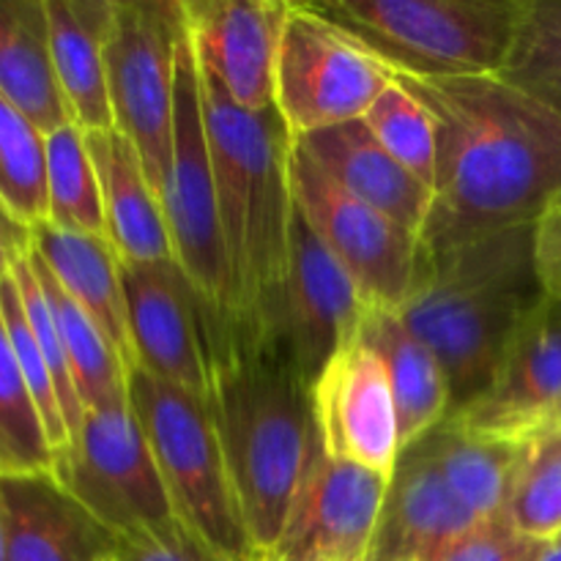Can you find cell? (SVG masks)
Instances as JSON below:
<instances>
[{
    "instance_id": "6da1fadb",
    "label": "cell",
    "mask_w": 561,
    "mask_h": 561,
    "mask_svg": "<svg viewBox=\"0 0 561 561\" xmlns=\"http://www.w3.org/2000/svg\"><path fill=\"white\" fill-rule=\"evenodd\" d=\"M436 121L433 206L422 230L431 252L535 225L561 192V118L499 75L409 77Z\"/></svg>"
},
{
    "instance_id": "7a4b0ae2",
    "label": "cell",
    "mask_w": 561,
    "mask_h": 561,
    "mask_svg": "<svg viewBox=\"0 0 561 561\" xmlns=\"http://www.w3.org/2000/svg\"><path fill=\"white\" fill-rule=\"evenodd\" d=\"M208 411L252 548H274L321 453L312 387L252 329L208 307Z\"/></svg>"
},
{
    "instance_id": "3957f363",
    "label": "cell",
    "mask_w": 561,
    "mask_h": 561,
    "mask_svg": "<svg viewBox=\"0 0 561 561\" xmlns=\"http://www.w3.org/2000/svg\"><path fill=\"white\" fill-rule=\"evenodd\" d=\"M542 299L535 225H520L427 252L400 318L442 362L458 411L491 383L513 332Z\"/></svg>"
},
{
    "instance_id": "277c9868",
    "label": "cell",
    "mask_w": 561,
    "mask_h": 561,
    "mask_svg": "<svg viewBox=\"0 0 561 561\" xmlns=\"http://www.w3.org/2000/svg\"><path fill=\"white\" fill-rule=\"evenodd\" d=\"M201 93L233 285V318L252 329L288 274L296 217L290 192L294 135L277 107L247 113L203 66Z\"/></svg>"
},
{
    "instance_id": "5b68a950",
    "label": "cell",
    "mask_w": 561,
    "mask_h": 561,
    "mask_svg": "<svg viewBox=\"0 0 561 561\" xmlns=\"http://www.w3.org/2000/svg\"><path fill=\"white\" fill-rule=\"evenodd\" d=\"M394 75H499L520 0H305Z\"/></svg>"
},
{
    "instance_id": "8992f818",
    "label": "cell",
    "mask_w": 561,
    "mask_h": 561,
    "mask_svg": "<svg viewBox=\"0 0 561 561\" xmlns=\"http://www.w3.org/2000/svg\"><path fill=\"white\" fill-rule=\"evenodd\" d=\"M129 405L146 433L175 515L225 559L244 561L252 542L206 400L135 367L129 373Z\"/></svg>"
},
{
    "instance_id": "52a82bcc",
    "label": "cell",
    "mask_w": 561,
    "mask_h": 561,
    "mask_svg": "<svg viewBox=\"0 0 561 561\" xmlns=\"http://www.w3.org/2000/svg\"><path fill=\"white\" fill-rule=\"evenodd\" d=\"M181 0H113L104 64L115 131L135 146L159 201L173 153Z\"/></svg>"
},
{
    "instance_id": "ba28073f",
    "label": "cell",
    "mask_w": 561,
    "mask_h": 561,
    "mask_svg": "<svg viewBox=\"0 0 561 561\" xmlns=\"http://www.w3.org/2000/svg\"><path fill=\"white\" fill-rule=\"evenodd\" d=\"M290 192L296 211L354 279L365 305L403 310L425 272L427 250L420 233L334 184L296 140L290 148Z\"/></svg>"
},
{
    "instance_id": "9c48e42d",
    "label": "cell",
    "mask_w": 561,
    "mask_h": 561,
    "mask_svg": "<svg viewBox=\"0 0 561 561\" xmlns=\"http://www.w3.org/2000/svg\"><path fill=\"white\" fill-rule=\"evenodd\" d=\"M162 208L179 268L214 310L233 316L230 263L219 228L217 186L203 121L201 66L186 27L179 44L173 153L162 190Z\"/></svg>"
},
{
    "instance_id": "30bf717a",
    "label": "cell",
    "mask_w": 561,
    "mask_h": 561,
    "mask_svg": "<svg viewBox=\"0 0 561 561\" xmlns=\"http://www.w3.org/2000/svg\"><path fill=\"white\" fill-rule=\"evenodd\" d=\"M394 82L376 53L318 16L290 3L274 75V107L294 137L362 118Z\"/></svg>"
},
{
    "instance_id": "8fae6325",
    "label": "cell",
    "mask_w": 561,
    "mask_h": 561,
    "mask_svg": "<svg viewBox=\"0 0 561 561\" xmlns=\"http://www.w3.org/2000/svg\"><path fill=\"white\" fill-rule=\"evenodd\" d=\"M60 485L115 537L175 518V507L129 400L85 411L80 433L55 455Z\"/></svg>"
},
{
    "instance_id": "7c38bea8",
    "label": "cell",
    "mask_w": 561,
    "mask_h": 561,
    "mask_svg": "<svg viewBox=\"0 0 561 561\" xmlns=\"http://www.w3.org/2000/svg\"><path fill=\"white\" fill-rule=\"evenodd\" d=\"M367 310L354 279L296 211L288 274L252 332L312 387L329 359L359 332Z\"/></svg>"
},
{
    "instance_id": "4fadbf2b",
    "label": "cell",
    "mask_w": 561,
    "mask_h": 561,
    "mask_svg": "<svg viewBox=\"0 0 561 561\" xmlns=\"http://www.w3.org/2000/svg\"><path fill=\"white\" fill-rule=\"evenodd\" d=\"M561 405V299L546 296L510 337L491 383L447 422L502 442H531Z\"/></svg>"
},
{
    "instance_id": "5bb4252c",
    "label": "cell",
    "mask_w": 561,
    "mask_h": 561,
    "mask_svg": "<svg viewBox=\"0 0 561 561\" xmlns=\"http://www.w3.org/2000/svg\"><path fill=\"white\" fill-rule=\"evenodd\" d=\"M312 416L323 455L392 477L403 442L387 367L356 332L312 383Z\"/></svg>"
},
{
    "instance_id": "9a60e30c",
    "label": "cell",
    "mask_w": 561,
    "mask_h": 561,
    "mask_svg": "<svg viewBox=\"0 0 561 561\" xmlns=\"http://www.w3.org/2000/svg\"><path fill=\"white\" fill-rule=\"evenodd\" d=\"M126 316L137 367L175 383L208 403V301L186 279L179 263L126 266Z\"/></svg>"
},
{
    "instance_id": "2e32d148",
    "label": "cell",
    "mask_w": 561,
    "mask_h": 561,
    "mask_svg": "<svg viewBox=\"0 0 561 561\" xmlns=\"http://www.w3.org/2000/svg\"><path fill=\"white\" fill-rule=\"evenodd\" d=\"M389 477L321 453L288 510L277 551L288 561H367Z\"/></svg>"
},
{
    "instance_id": "e0dca14e",
    "label": "cell",
    "mask_w": 561,
    "mask_h": 561,
    "mask_svg": "<svg viewBox=\"0 0 561 561\" xmlns=\"http://www.w3.org/2000/svg\"><path fill=\"white\" fill-rule=\"evenodd\" d=\"M197 64L247 113L274 110V75L290 3L181 0Z\"/></svg>"
},
{
    "instance_id": "ac0fdd59",
    "label": "cell",
    "mask_w": 561,
    "mask_h": 561,
    "mask_svg": "<svg viewBox=\"0 0 561 561\" xmlns=\"http://www.w3.org/2000/svg\"><path fill=\"white\" fill-rule=\"evenodd\" d=\"M480 524L425 449L411 444L389 477L367 561H436Z\"/></svg>"
},
{
    "instance_id": "d6986e66",
    "label": "cell",
    "mask_w": 561,
    "mask_h": 561,
    "mask_svg": "<svg viewBox=\"0 0 561 561\" xmlns=\"http://www.w3.org/2000/svg\"><path fill=\"white\" fill-rule=\"evenodd\" d=\"M9 561H113L118 537L53 471L0 474Z\"/></svg>"
},
{
    "instance_id": "ffe728a7",
    "label": "cell",
    "mask_w": 561,
    "mask_h": 561,
    "mask_svg": "<svg viewBox=\"0 0 561 561\" xmlns=\"http://www.w3.org/2000/svg\"><path fill=\"white\" fill-rule=\"evenodd\" d=\"M294 140L334 184L422 239L431 217L433 190L394 162L365 121L356 118Z\"/></svg>"
},
{
    "instance_id": "44dd1931",
    "label": "cell",
    "mask_w": 561,
    "mask_h": 561,
    "mask_svg": "<svg viewBox=\"0 0 561 561\" xmlns=\"http://www.w3.org/2000/svg\"><path fill=\"white\" fill-rule=\"evenodd\" d=\"M85 142L102 186L104 233L118 261L126 266L175 261L162 201L135 146L115 129L85 131Z\"/></svg>"
},
{
    "instance_id": "7402d4cb",
    "label": "cell",
    "mask_w": 561,
    "mask_h": 561,
    "mask_svg": "<svg viewBox=\"0 0 561 561\" xmlns=\"http://www.w3.org/2000/svg\"><path fill=\"white\" fill-rule=\"evenodd\" d=\"M31 247L64 294L102 329L126 370H135L129 316H126L121 261L104 236L75 233L42 222L31 230Z\"/></svg>"
},
{
    "instance_id": "603a6c76",
    "label": "cell",
    "mask_w": 561,
    "mask_h": 561,
    "mask_svg": "<svg viewBox=\"0 0 561 561\" xmlns=\"http://www.w3.org/2000/svg\"><path fill=\"white\" fill-rule=\"evenodd\" d=\"M53 42L55 75L69 107L71 124L82 131H107L113 107L107 91V44L113 0H44Z\"/></svg>"
},
{
    "instance_id": "cb8c5ba5",
    "label": "cell",
    "mask_w": 561,
    "mask_h": 561,
    "mask_svg": "<svg viewBox=\"0 0 561 561\" xmlns=\"http://www.w3.org/2000/svg\"><path fill=\"white\" fill-rule=\"evenodd\" d=\"M0 93L44 135L71 124L44 0H0Z\"/></svg>"
},
{
    "instance_id": "d4e9b609",
    "label": "cell",
    "mask_w": 561,
    "mask_h": 561,
    "mask_svg": "<svg viewBox=\"0 0 561 561\" xmlns=\"http://www.w3.org/2000/svg\"><path fill=\"white\" fill-rule=\"evenodd\" d=\"M387 367L400 420L403 449L442 425L453 411L447 373L431 348L403 323L400 312L370 307L359 327Z\"/></svg>"
},
{
    "instance_id": "484cf974",
    "label": "cell",
    "mask_w": 561,
    "mask_h": 561,
    "mask_svg": "<svg viewBox=\"0 0 561 561\" xmlns=\"http://www.w3.org/2000/svg\"><path fill=\"white\" fill-rule=\"evenodd\" d=\"M416 444L477 518L493 520L510 513L531 442L471 436L444 420Z\"/></svg>"
},
{
    "instance_id": "4316f807",
    "label": "cell",
    "mask_w": 561,
    "mask_h": 561,
    "mask_svg": "<svg viewBox=\"0 0 561 561\" xmlns=\"http://www.w3.org/2000/svg\"><path fill=\"white\" fill-rule=\"evenodd\" d=\"M31 263L53 307L55 323H58L60 340H64L66 356H69L71 378H75L77 394L85 411L107 409L129 400V370L115 354L102 329L64 294L58 279L49 274L42 257L31 247Z\"/></svg>"
},
{
    "instance_id": "83f0119b",
    "label": "cell",
    "mask_w": 561,
    "mask_h": 561,
    "mask_svg": "<svg viewBox=\"0 0 561 561\" xmlns=\"http://www.w3.org/2000/svg\"><path fill=\"white\" fill-rule=\"evenodd\" d=\"M47 222L107 239L96 164L85 131L75 124L47 135Z\"/></svg>"
},
{
    "instance_id": "f1b7e54d",
    "label": "cell",
    "mask_w": 561,
    "mask_h": 561,
    "mask_svg": "<svg viewBox=\"0 0 561 561\" xmlns=\"http://www.w3.org/2000/svg\"><path fill=\"white\" fill-rule=\"evenodd\" d=\"M499 77L561 118V0H520Z\"/></svg>"
},
{
    "instance_id": "f546056e",
    "label": "cell",
    "mask_w": 561,
    "mask_h": 561,
    "mask_svg": "<svg viewBox=\"0 0 561 561\" xmlns=\"http://www.w3.org/2000/svg\"><path fill=\"white\" fill-rule=\"evenodd\" d=\"M0 206L25 228L47 222V135L0 93Z\"/></svg>"
},
{
    "instance_id": "4dcf8cb0",
    "label": "cell",
    "mask_w": 561,
    "mask_h": 561,
    "mask_svg": "<svg viewBox=\"0 0 561 561\" xmlns=\"http://www.w3.org/2000/svg\"><path fill=\"white\" fill-rule=\"evenodd\" d=\"M55 449L22 378L0 312V474L53 471Z\"/></svg>"
},
{
    "instance_id": "1f68e13d",
    "label": "cell",
    "mask_w": 561,
    "mask_h": 561,
    "mask_svg": "<svg viewBox=\"0 0 561 561\" xmlns=\"http://www.w3.org/2000/svg\"><path fill=\"white\" fill-rule=\"evenodd\" d=\"M362 121L373 131V137L387 148V153H392L394 162L403 164L411 175L433 190L438 162L436 121L414 93L405 91L394 80L370 104Z\"/></svg>"
},
{
    "instance_id": "d6a6232c",
    "label": "cell",
    "mask_w": 561,
    "mask_h": 561,
    "mask_svg": "<svg viewBox=\"0 0 561 561\" xmlns=\"http://www.w3.org/2000/svg\"><path fill=\"white\" fill-rule=\"evenodd\" d=\"M507 515L515 529L535 540L551 542L561 535V431L531 442Z\"/></svg>"
},
{
    "instance_id": "836d02e7",
    "label": "cell",
    "mask_w": 561,
    "mask_h": 561,
    "mask_svg": "<svg viewBox=\"0 0 561 561\" xmlns=\"http://www.w3.org/2000/svg\"><path fill=\"white\" fill-rule=\"evenodd\" d=\"M0 312H3L5 332H9L11 348H14L16 362H20L22 378H25L27 389L33 394L38 414H42L44 431H47L49 444H53L55 455L60 449L69 447V431H66L64 411H60L58 389H55L53 373H49L47 359H44L42 348H38L33 329L27 323L25 310H22L20 290H16L14 274L0 279Z\"/></svg>"
},
{
    "instance_id": "e575fe53",
    "label": "cell",
    "mask_w": 561,
    "mask_h": 561,
    "mask_svg": "<svg viewBox=\"0 0 561 561\" xmlns=\"http://www.w3.org/2000/svg\"><path fill=\"white\" fill-rule=\"evenodd\" d=\"M11 274H14L16 290H20L22 310H25L27 323L33 329V337H36L38 348H42L44 359H47L49 373H53L55 389H58L60 411H64L66 431H69V444L71 438L80 433L82 422H85V409L80 403V394H77L75 378H71L69 356H66L64 340H60L58 323H55L53 307H49L47 294H44L42 283H38L36 272H33L31 263V250L25 255H20L11 266Z\"/></svg>"
},
{
    "instance_id": "d590c367",
    "label": "cell",
    "mask_w": 561,
    "mask_h": 561,
    "mask_svg": "<svg viewBox=\"0 0 561 561\" xmlns=\"http://www.w3.org/2000/svg\"><path fill=\"white\" fill-rule=\"evenodd\" d=\"M118 561H228L208 540H203L184 518L151 529H135L118 537Z\"/></svg>"
},
{
    "instance_id": "8d00e7d4",
    "label": "cell",
    "mask_w": 561,
    "mask_h": 561,
    "mask_svg": "<svg viewBox=\"0 0 561 561\" xmlns=\"http://www.w3.org/2000/svg\"><path fill=\"white\" fill-rule=\"evenodd\" d=\"M546 546L548 542L515 529L513 520L504 515V518L482 520L436 561H540Z\"/></svg>"
},
{
    "instance_id": "74e56055",
    "label": "cell",
    "mask_w": 561,
    "mask_h": 561,
    "mask_svg": "<svg viewBox=\"0 0 561 561\" xmlns=\"http://www.w3.org/2000/svg\"><path fill=\"white\" fill-rule=\"evenodd\" d=\"M535 263L546 296L561 299V192L535 222Z\"/></svg>"
},
{
    "instance_id": "f35d334b",
    "label": "cell",
    "mask_w": 561,
    "mask_h": 561,
    "mask_svg": "<svg viewBox=\"0 0 561 561\" xmlns=\"http://www.w3.org/2000/svg\"><path fill=\"white\" fill-rule=\"evenodd\" d=\"M31 250V228L16 222L3 206H0V279L9 277L11 266L20 255Z\"/></svg>"
},
{
    "instance_id": "ab89813d",
    "label": "cell",
    "mask_w": 561,
    "mask_h": 561,
    "mask_svg": "<svg viewBox=\"0 0 561 561\" xmlns=\"http://www.w3.org/2000/svg\"><path fill=\"white\" fill-rule=\"evenodd\" d=\"M244 561H288L277 548H252Z\"/></svg>"
},
{
    "instance_id": "60d3db41",
    "label": "cell",
    "mask_w": 561,
    "mask_h": 561,
    "mask_svg": "<svg viewBox=\"0 0 561 561\" xmlns=\"http://www.w3.org/2000/svg\"><path fill=\"white\" fill-rule=\"evenodd\" d=\"M540 561H561V537H557V540L548 542L546 551H542Z\"/></svg>"
},
{
    "instance_id": "b9f144b4",
    "label": "cell",
    "mask_w": 561,
    "mask_h": 561,
    "mask_svg": "<svg viewBox=\"0 0 561 561\" xmlns=\"http://www.w3.org/2000/svg\"><path fill=\"white\" fill-rule=\"evenodd\" d=\"M548 431H561V405H559L557 411H553L551 420L546 422V427H542V431H540V436H542V433H548ZM531 442H535V438H531Z\"/></svg>"
},
{
    "instance_id": "7bdbcfd3",
    "label": "cell",
    "mask_w": 561,
    "mask_h": 561,
    "mask_svg": "<svg viewBox=\"0 0 561 561\" xmlns=\"http://www.w3.org/2000/svg\"><path fill=\"white\" fill-rule=\"evenodd\" d=\"M0 561H9V559H5V526H3V507H0Z\"/></svg>"
},
{
    "instance_id": "ee69618b",
    "label": "cell",
    "mask_w": 561,
    "mask_h": 561,
    "mask_svg": "<svg viewBox=\"0 0 561 561\" xmlns=\"http://www.w3.org/2000/svg\"><path fill=\"white\" fill-rule=\"evenodd\" d=\"M113 561H118V559H113Z\"/></svg>"
},
{
    "instance_id": "f6af8a7d",
    "label": "cell",
    "mask_w": 561,
    "mask_h": 561,
    "mask_svg": "<svg viewBox=\"0 0 561 561\" xmlns=\"http://www.w3.org/2000/svg\"><path fill=\"white\" fill-rule=\"evenodd\" d=\"M559 537H561V535H559Z\"/></svg>"
}]
</instances>
